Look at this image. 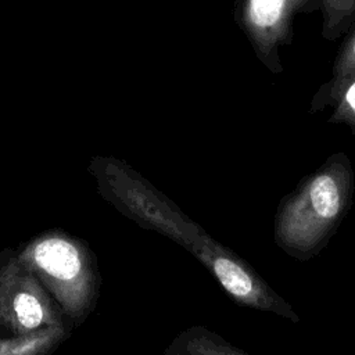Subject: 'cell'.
I'll use <instances>...</instances> for the list:
<instances>
[{"mask_svg":"<svg viewBox=\"0 0 355 355\" xmlns=\"http://www.w3.org/2000/svg\"><path fill=\"white\" fill-rule=\"evenodd\" d=\"M343 204V189L333 175L313 178L280 219L277 234L282 245L300 252L313 250L337 220Z\"/></svg>","mask_w":355,"mask_h":355,"instance_id":"obj_1","label":"cell"},{"mask_svg":"<svg viewBox=\"0 0 355 355\" xmlns=\"http://www.w3.org/2000/svg\"><path fill=\"white\" fill-rule=\"evenodd\" d=\"M191 251L204 262V265L219 280L222 287L237 302L258 309L275 311L280 315L295 319V315L286 302L275 295L273 291H270L269 287L258 279L247 265L218 244L205 237L204 240H200Z\"/></svg>","mask_w":355,"mask_h":355,"instance_id":"obj_2","label":"cell"},{"mask_svg":"<svg viewBox=\"0 0 355 355\" xmlns=\"http://www.w3.org/2000/svg\"><path fill=\"white\" fill-rule=\"evenodd\" d=\"M33 258L43 270L61 280H71L80 270L78 250L60 237H49L36 244Z\"/></svg>","mask_w":355,"mask_h":355,"instance_id":"obj_3","label":"cell"},{"mask_svg":"<svg viewBox=\"0 0 355 355\" xmlns=\"http://www.w3.org/2000/svg\"><path fill=\"white\" fill-rule=\"evenodd\" d=\"M14 311L19 323L26 329L36 327L43 319V311L39 301L28 293H21L15 297Z\"/></svg>","mask_w":355,"mask_h":355,"instance_id":"obj_4","label":"cell"},{"mask_svg":"<svg viewBox=\"0 0 355 355\" xmlns=\"http://www.w3.org/2000/svg\"><path fill=\"white\" fill-rule=\"evenodd\" d=\"M190 347L187 348L190 355H245L230 345H226L225 343L219 341L218 338H209L205 337V334L193 337L189 341Z\"/></svg>","mask_w":355,"mask_h":355,"instance_id":"obj_5","label":"cell"},{"mask_svg":"<svg viewBox=\"0 0 355 355\" xmlns=\"http://www.w3.org/2000/svg\"><path fill=\"white\" fill-rule=\"evenodd\" d=\"M344 107L345 110L355 116V82L348 87L345 97H344Z\"/></svg>","mask_w":355,"mask_h":355,"instance_id":"obj_6","label":"cell"},{"mask_svg":"<svg viewBox=\"0 0 355 355\" xmlns=\"http://www.w3.org/2000/svg\"><path fill=\"white\" fill-rule=\"evenodd\" d=\"M351 50H352V55H354V58H355V40H354V43H352Z\"/></svg>","mask_w":355,"mask_h":355,"instance_id":"obj_7","label":"cell"}]
</instances>
